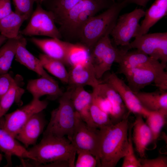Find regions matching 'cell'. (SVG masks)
<instances>
[{
	"mask_svg": "<svg viewBox=\"0 0 167 167\" xmlns=\"http://www.w3.org/2000/svg\"><path fill=\"white\" fill-rule=\"evenodd\" d=\"M127 3H134L143 7H145L150 0H125Z\"/></svg>",
	"mask_w": 167,
	"mask_h": 167,
	"instance_id": "ab89813d",
	"label": "cell"
},
{
	"mask_svg": "<svg viewBox=\"0 0 167 167\" xmlns=\"http://www.w3.org/2000/svg\"><path fill=\"white\" fill-rule=\"evenodd\" d=\"M68 74L67 84L69 88L84 87L88 85L93 89L101 82L97 79L94 68L90 60L71 66Z\"/></svg>",
	"mask_w": 167,
	"mask_h": 167,
	"instance_id": "5bb4252c",
	"label": "cell"
},
{
	"mask_svg": "<svg viewBox=\"0 0 167 167\" xmlns=\"http://www.w3.org/2000/svg\"><path fill=\"white\" fill-rule=\"evenodd\" d=\"M109 35H107L101 38L90 51V61L98 80L111 69L114 62L118 63L125 52L123 49H118L113 45Z\"/></svg>",
	"mask_w": 167,
	"mask_h": 167,
	"instance_id": "8992f818",
	"label": "cell"
},
{
	"mask_svg": "<svg viewBox=\"0 0 167 167\" xmlns=\"http://www.w3.org/2000/svg\"><path fill=\"white\" fill-rule=\"evenodd\" d=\"M7 39L0 34V47L6 41Z\"/></svg>",
	"mask_w": 167,
	"mask_h": 167,
	"instance_id": "60d3db41",
	"label": "cell"
},
{
	"mask_svg": "<svg viewBox=\"0 0 167 167\" xmlns=\"http://www.w3.org/2000/svg\"><path fill=\"white\" fill-rule=\"evenodd\" d=\"M28 23L19 34L23 36H47L61 39L58 28L56 25L52 13L37 3L36 8L31 15Z\"/></svg>",
	"mask_w": 167,
	"mask_h": 167,
	"instance_id": "9c48e42d",
	"label": "cell"
},
{
	"mask_svg": "<svg viewBox=\"0 0 167 167\" xmlns=\"http://www.w3.org/2000/svg\"><path fill=\"white\" fill-rule=\"evenodd\" d=\"M128 85L134 92H139L154 83L159 90H167V73L165 69L154 68L137 67L123 71Z\"/></svg>",
	"mask_w": 167,
	"mask_h": 167,
	"instance_id": "ba28073f",
	"label": "cell"
},
{
	"mask_svg": "<svg viewBox=\"0 0 167 167\" xmlns=\"http://www.w3.org/2000/svg\"><path fill=\"white\" fill-rule=\"evenodd\" d=\"M93 91L106 98L110 102L112 110L110 117L119 122L129 115V112L117 91L109 84L101 81ZM112 120V119H111Z\"/></svg>",
	"mask_w": 167,
	"mask_h": 167,
	"instance_id": "ac0fdd59",
	"label": "cell"
},
{
	"mask_svg": "<svg viewBox=\"0 0 167 167\" xmlns=\"http://www.w3.org/2000/svg\"><path fill=\"white\" fill-rule=\"evenodd\" d=\"M0 150L5 155L7 161L14 156L21 158L32 160L30 153L26 148L17 141L15 138L7 131L0 128Z\"/></svg>",
	"mask_w": 167,
	"mask_h": 167,
	"instance_id": "d4e9b609",
	"label": "cell"
},
{
	"mask_svg": "<svg viewBox=\"0 0 167 167\" xmlns=\"http://www.w3.org/2000/svg\"><path fill=\"white\" fill-rule=\"evenodd\" d=\"M24 90L17 82L0 99V119L3 117L15 102L21 104V99Z\"/></svg>",
	"mask_w": 167,
	"mask_h": 167,
	"instance_id": "f546056e",
	"label": "cell"
},
{
	"mask_svg": "<svg viewBox=\"0 0 167 167\" xmlns=\"http://www.w3.org/2000/svg\"><path fill=\"white\" fill-rule=\"evenodd\" d=\"M30 40L46 55L61 62L65 65H69L68 58V42L52 38L40 39L32 37Z\"/></svg>",
	"mask_w": 167,
	"mask_h": 167,
	"instance_id": "2e32d148",
	"label": "cell"
},
{
	"mask_svg": "<svg viewBox=\"0 0 167 167\" xmlns=\"http://www.w3.org/2000/svg\"><path fill=\"white\" fill-rule=\"evenodd\" d=\"M46 101L33 99L28 104L0 119V128L6 130L15 138L27 122L35 114L42 112L47 107Z\"/></svg>",
	"mask_w": 167,
	"mask_h": 167,
	"instance_id": "8fae6325",
	"label": "cell"
},
{
	"mask_svg": "<svg viewBox=\"0 0 167 167\" xmlns=\"http://www.w3.org/2000/svg\"><path fill=\"white\" fill-rule=\"evenodd\" d=\"M77 158L75 167H95L97 166L96 157L90 153L85 151H76Z\"/></svg>",
	"mask_w": 167,
	"mask_h": 167,
	"instance_id": "d590c367",
	"label": "cell"
},
{
	"mask_svg": "<svg viewBox=\"0 0 167 167\" xmlns=\"http://www.w3.org/2000/svg\"><path fill=\"white\" fill-rule=\"evenodd\" d=\"M28 19L25 16L13 11L0 19V34L7 39L17 37L23 23Z\"/></svg>",
	"mask_w": 167,
	"mask_h": 167,
	"instance_id": "484cf974",
	"label": "cell"
},
{
	"mask_svg": "<svg viewBox=\"0 0 167 167\" xmlns=\"http://www.w3.org/2000/svg\"><path fill=\"white\" fill-rule=\"evenodd\" d=\"M109 84L118 92L125 106L130 113L142 115L146 118L151 111L145 109L142 105L135 94L123 80L116 74H108L101 81Z\"/></svg>",
	"mask_w": 167,
	"mask_h": 167,
	"instance_id": "4fadbf2b",
	"label": "cell"
},
{
	"mask_svg": "<svg viewBox=\"0 0 167 167\" xmlns=\"http://www.w3.org/2000/svg\"><path fill=\"white\" fill-rule=\"evenodd\" d=\"M135 121L132 124V141L135 150L141 158H145V151L149 144L152 143L151 131L140 115H136Z\"/></svg>",
	"mask_w": 167,
	"mask_h": 167,
	"instance_id": "44dd1931",
	"label": "cell"
},
{
	"mask_svg": "<svg viewBox=\"0 0 167 167\" xmlns=\"http://www.w3.org/2000/svg\"><path fill=\"white\" fill-rule=\"evenodd\" d=\"M142 105L146 110L167 115V91L134 92Z\"/></svg>",
	"mask_w": 167,
	"mask_h": 167,
	"instance_id": "cb8c5ba5",
	"label": "cell"
},
{
	"mask_svg": "<svg viewBox=\"0 0 167 167\" xmlns=\"http://www.w3.org/2000/svg\"><path fill=\"white\" fill-rule=\"evenodd\" d=\"M118 73L121 74L126 70L134 68H154L165 69L167 65L159 60L137 50L125 52L118 63Z\"/></svg>",
	"mask_w": 167,
	"mask_h": 167,
	"instance_id": "9a60e30c",
	"label": "cell"
},
{
	"mask_svg": "<svg viewBox=\"0 0 167 167\" xmlns=\"http://www.w3.org/2000/svg\"><path fill=\"white\" fill-rule=\"evenodd\" d=\"M109 1L82 0L79 2L68 11L59 25L62 39L71 43L79 41L84 24L100 11L109 7L112 4H109Z\"/></svg>",
	"mask_w": 167,
	"mask_h": 167,
	"instance_id": "3957f363",
	"label": "cell"
},
{
	"mask_svg": "<svg viewBox=\"0 0 167 167\" xmlns=\"http://www.w3.org/2000/svg\"><path fill=\"white\" fill-rule=\"evenodd\" d=\"M69 88L75 111L88 126L97 128L92 121L90 113V108L92 101V93L87 91L83 87Z\"/></svg>",
	"mask_w": 167,
	"mask_h": 167,
	"instance_id": "ffe728a7",
	"label": "cell"
},
{
	"mask_svg": "<svg viewBox=\"0 0 167 167\" xmlns=\"http://www.w3.org/2000/svg\"><path fill=\"white\" fill-rule=\"evenodd\" d=\"M17 82L8 73L0 75V99Z\"/></svg>",
	"mask_w": 167,
	"mask_h": 167,
	"instance_id": "8d00e7d4",
	"label": "cell"
},
{
	"mask_svg": "<svg viewBox=\"0 0 167 167\" xmlns=\"http://www.w3.org/2000/svg\"><path fill=\"white\" fill-rule=\"evenodd\" d=\"M27 89L32 95L33 99H39L45 95L57 97L63 93L55 80L43 77L29 80Z\"/></svg>",
	"mask_w": 167,
	"mask_h": 167,
	"instance_id": "603a6c76",
	"label": "cell"
},
{
	"mask_svg": "<svg viewBox=\"0 0 167 167\" xmlns=\"http://www.w3.org/2000/svg\"><path fill=\"white\" fill-rule=\"evenodd\" d=\"M128 117L110 126L100 129L102 134L98 167H114L126 154L131 125Z\"/></svg>",
	"mask_w": 167,
	"mask_h": 167,
	"instance_id": "7a4b0ae2",
	"label": "cell"
},
{
	"mask_svg": "<svg viewBox=\"0 0 167 167\" xmlns=\"http://www.w3.org/2000/svg\"><path fill=\"white\" fill-rule=\"evenodd\" d=\"M69 42L68 60L71 66L86 63L90 60V50L79 42Z\"/></svg>",
	"mask_w": 167,
	"mask_h": 167,
	"instance_id": "4dcf8cb0",
	"label": "cell"
},
{
	"mask_svg": "<svg viewBox=\"0 0 167 167\" xmlns=\"http://www.w3.org/2000/svg\"><path fill=\"white\" fill-rule=\"evenodd\" d=\"M39 58L44 69L62 82L68 84V72L66 70L65 65L63 63L44 54H40Z\"/></svg>",
	"mask_w": 167,
	"mask_h": 167,
	"instance_id": "83f0119b",
	"label": "cell"
},
{
	"mask_svg": "<svg viewBox=\"0 0 167 167\" xmlns=\"http://www.w3.org/2000/svg\"><path fill=\"white\" fill-rule=\"evenodd\" d=\"M90 111L92 121L97 128L102 129L113 124L109 115L102 110L93 99Z\"/></svg>",
	"mask_w": 167,
	"mask_h": 167,
	"instance_id": "d6a6232c",
	"label": "cell"
},
{
	"mask_svg": "<svg viewBox=\"0 0 167 167\" xmlns=\"http://www.w3.org/2000/svg\"><path fill=\"white\" fill-rule=\"evenodd\" d=\"M132 124H131L129 129V144L127 151L124 158L122 167H141L139 159H138L135 154L133 141L131 135V129Z\"/></svg>",
	"mask_w": 167,
	"mask_h": 167,
	"instance_id": "836d02e7",
	"label": "cell"
},
{
	"mask_svg": "<svg viewBox=\"0 0 167 167\" xmlns=\"http://www.w3.org/2000/svg\"><path fill=\"white\" fill-rule=\"evenodd\" d=\"M101 134V129L88 126L76 112L73 132L71 135L67 138L71 141L76 152L85 151L93 155L97 160L98 167Z\"/></svg>",
	"mask_w": 167,
	"mask_h": 167,
	"instance_id": "52a82bcc",
	"label": "cell"
},
{
	"mask_svg": "<svg viewBox=\"0 0 167 167\" xmlns=\"http://www.w3.org/2000/svg\"><path fill=\"white\" fill-rule=\"evenodd\" d=\"M141 167H167V157L161 156L153 159H139Z\"/></svg>",
	"mask_w": 167,
	"mask_h": 167,
	"instance_id": "74e56055",
	"label": "cell"
},
{
	"mask_svg": "<svg viewBox=\"0 0 167 167\" xmlns=\"http://www.w3.org/2000/svg\"><path fill=\"white\" fill-rule=\"evenodd\" d=\"M58 107L53 110L44 135H51L63 137L70 136L74 127L76 112L71 99L69 89L60 96Z\"/></svg>",
	"mask_w": 167,
	"mask_h": 167,
	"instance_id": "5b68a950",
	"label": "cell"
},
{
	"mask_svg": "<svg viewBox=\"0 0 167 167\" xmlns=\"http://www.w3.org/2000/svg\"><path fill=\"white\" fill-rule=\"evenodd\" d=\"M42 112L32 117L15 137V139L23 143L25 148L34 145L43 131L46 121Z\"/></svg>",
	"mask_w": 167,
	"mask_h": 167,
	"instance_id": "e0dca14e",
	"label": "cell"
},
{
	"mask_svg": "<svg viewBox=\"0 0 167 167\" xmlns=\"http://www.w3.org/2000/svg\"><path fill=\"white\" fill-rule=\"evenodd\" d=\"M19 36L15 38L7 39L0 47V75L8 73L11 66L15 57Z\"/></svg>",
	"mask_w": 167,
	"mask_h": 167,
	"instance_id": "f1b7e54d",
	"label": "cell"
},
{
	"mask_svg": "<svg viewBox=\"0 0 167 167\" xmlns=\"http://www.w3.org/2000/svg\"><path fill=\"white\" fill-rule=\"evenodd\" d=\"M145 13L143 9L136 8L118 16L110 34L116 45L124 48L129 45L139 26V20L144 16Z\"/></svg>",
	"mask_w": 167,
	"mask_h": 167,
	"instance_id": "7c38bea8",
	"label": "cell"
},
{
	"mask_svg": "<svg viewBox=\"0 0 167 167\" xmlns=\"http://www.w3.org/2000/svg\"><path fill=\"white\" fill-rule=\"evenodd\" d=\"M12 11L11 0H0V19Z\"/></svg>",
	"mask_w": 167,
	"mask_h": 167,
	"instance_id": "f35d334b",
	"label": "cell"
},
{
	"mask_svg": "<svg viewBox=\"0 0 167 167\" xmlns=\"http://www.w3.org/2000/svg\"><path fill=\"white\" fill-rule=\"evenodd\" d=\"M15 12L30 18L33 12V5L39 3L38 0H12Z\"/></svg>",
	"mask_w": 167,
	"mask_h": 167,
	"instance_id": "e575fe53",
	"label": "cell"
},
{
	"mask_svg": "<svg viewBox=\"0 0 167 167\" xmlns=\"http://www.w3.org/2000/svg\"><path fill=\"white\" fill-rule=\"evenodd\" d=\"M81 0H44L41 4L52 13L56 24L59 25L68 11Z\"/></svg>",
	"mask_w": 167,
	"mask_h": 167,
	"instance_id": "4316f807",
	"label": "cell"
},
{
	"mask_svg": "<svg viewBox=\"0 0 167 167\" xmlns=\"http://www.w3.org/2000/svg\"><path fill=\"white\" fill-rule=\"evenodd\" d=\"M44 0H38L39 3L41 4Z\"/></svg>",
	"mask_w": 167,
	"mask_h": 167,
	"instance_id": "ee69618b",
	"label": "cell"
},
{
	"mask_svg": "<svg viewBox=\"0 0 167 167\" xmlns=\"http://www.w3.org/2000/svg\"><path fill=\"white\" fill-rule=\"evenodd\" d=\"M28 150L38 165L75 167L76 150L65 136L44 135L39 143Z\"/></svg>",
	"mask_w": 167,
	"mask_h": 167,
	"instance_id": "6da1fadb",
	"label": "cell"
},
{
	"mask_svg": "<svg viewBox=\"0 0 167 167\" xmlns=\"http://www.w3.org/2000/svg\"><path fill=\"white\" fill-rule=\"evenodd\" d=\"M167 14V0H156L145 11L144 18L134 37L148 33L151 28Z\"/></svg>",
	"mask_w": 167,
	"mask_h": 167,
	"instance_id": "7402d4cb",
	"label": "cell"
},
{
	"mask_svg": "<svg viewBox=\"0 0 167 167\" xmlns=\"http://www.w3.org/2000/svg\"><path fill=\"white\" fill-rule=\"evenodd\" d=\"M167 115L157 112L151 111L147 116L146 123L152 135V143H156L166 122Z\"/></svg>",
	"mask_w": 167,
	"mask_h": 167,
	"instance_id": "1f68e13d",
	"label": "cell"
},
{
	"mask_svg": "<svg viewBox=\"0 0 167 167\" xmlns=\"http://www.w3.org/2000/svg\"><path fill=\"white\" fill-rule=\"evenodd\" d=\"M2 159V154L0 153V163Z\"/></svg>",
	"mask_w": 167,
	"mask_h": 167,
	"instance_id": "b9f144b4",
	"label": "cell"
},
{
	"mask_svg": "<svg viewBox=\"0 0 167 167\" xmlns=\"http://www.w3.org/2000/svg\"><path fill=\"white\" fill-rule=\"evenodd\" d=\"M127 3L125 0L114 2L102 13L91 17L83 26L78 42L90 51L101 38L110 35L120 13Z\"/></svg>",
	"mask_w": 167,
	"mask_h": 167,
	"instance_id": "277c9868",
	"label": "cell"
},
{
	"mask_svg": "<svg viewBox=\"0 0 167 167\" xmlns=\"http://www.w3.org/2000/svg\"><path fill=\"white\" fill-rule=\"evenodd\" d=\"M135 40L124 49L136 50L167 65V32L145 34L136 37Z\"/></svg>",
	"mask_w": 167,
	"mask_h": 167,
	"instance_id": "30bf717a",
	"label": "cell"
},
{
	"mask_svg": "<svg viewBox=\"0 0 167 167\" xmlns=\"http://www.w3.org/2000/svg\"><path fill=\"white\" fill-rule=\"evenodd\" d=\"M27 44L26 38L19 34L15 57V60L41 77L55 80L46 72L39 58L35 57L27 49Z\"/></svg>",
	"mask_w": 167,
	"mask_h": 167,
	"instance_id": "d6986e66",
	"label": "cell"
},
{
	"mask_svg": "<svg viewBox=\"0 0 167 167\" xmlns=\"http://www.w3.org/2000/svg\"><path fill=\"white\" fill-rule=\"evenodd\" d=\"M106 0V1H109L112 2L113 3L115 2V0Z\"/></svg>",
	"mask_w": 167,
	"mask_h": 167,
	"instance_id": "7bdbcfd3",
	"label": "cell"
}]
</instances>
